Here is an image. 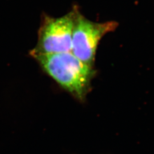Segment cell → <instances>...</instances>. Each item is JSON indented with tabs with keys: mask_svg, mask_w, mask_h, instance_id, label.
I'll use <instances>...</instances> for the list:
<instances>
[{
	"mask_svg": "<svg viewBox=\"0 0 154 154\" xmlns=\"http://www.w3.org/2000/svg\"><path fill=\"white\" fill-rule=\"evenodd\" d=\"M33 57L62 88L79 101L86 99L96 72L94 66L79 60L71 51Z\"/></svg>",
	"mask_w": 154,
	"mask_h": 154,
	"instance_id": "cell-1",
	"label": "cell"
},
{
	"mask_svg": "<svg viewBox=\"0 0 154 154\" xmlns=\"http://www.w3.org/2000/svg\"><path fill=\"white\" fill-rule=\"evenodd\" d=\"M115 21L95 22L87 19L77 10L72 30L71 52L77 58L94 66L99 41L106 34L115 30Z\"/></svg>",
	"mask_w": 154,
	"mask_h": 154,
	"instance_id": "cell-2",
	"label": "cell"
},
{
	"mask_svg": "<svg viewBox=\"0 0 154 154\" xmlns=\"http://www.w3.org/2000/svg\"><path fill=\"white\" fill-rule=\"evenodd\" d=\"M77 9L58 18L45 17L39 30L38 42L32 55L71 51L72 30Z\"/></svg>",
	"mask_w": 154,
	"mask_h": 154,
	"instance_id": "cell-3",
	"label": "cell"
}]
</instances>
